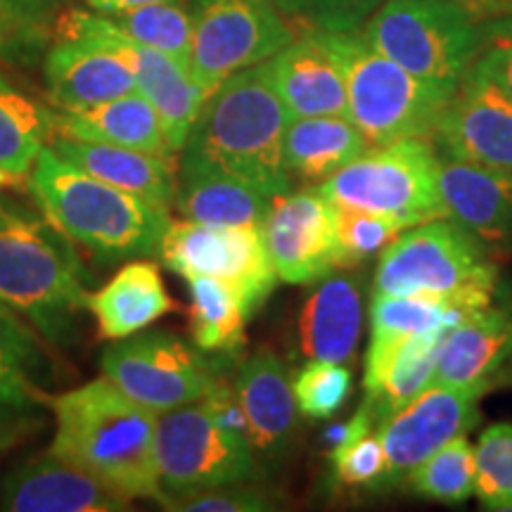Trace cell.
Returning a JSON list of instances; mask_svg holds the SVG:
<instances>
[{"label": "cell", "instance_id": "1", "mask_svg": "<svg viewBox=\"0 0 512 512\" xmlns=\"http://www.w3.org/2000/svg\"><path fill=\"white\" fill-rule=\"evenodd\" d=\"M55 415L50 451L124 498L159 501L157 413L140 406L105 375L48 399Z\"/></svg>", "mask_w": 512, "mask_h": 512}, {"label": "cell", "instance_id": "2", "mask_svg": "<svg viewBox=\"0 0 512 512\" xmlns=\"http://www.w3.org/2000/svg\"><path fill=\"white\" fill-rule=\"evenodd\" d=\"M29 188L43 216L64 238L102 261L159 254L171 223L169 207L83 174L48 145L31 169Z\"/></svg>", "mask_w": 512, "mask_h": 512}, {"label": "cell", "instance_id": "3", "mask_svg": "<svg viewBox=\"0 0 512 512\" xmlns=\"http://www.w3.org/2000/svg\"><path fill=\"white\" fill-rule=\"evenodd\" d=\"M290 121L266 62L256 64L233 74L209 95L183 152L207 159L273 200L292 190L283 157Z\"/></svg>", "mask_w": 512, "mask_h": 512}, {"label": "cell", "instance_id": "4", "mask_svg": "<svg viewBox=\"0 0 512 512\" xmlns=\"http://www.w3.org/2000/svg\"><path fill=\"white\" fill-rule=\"evenodd\" d=\"M72 242L48 219L0 207V304L22 313L50 342L74 332L88 306Z\"/></svg>", "mask_w": 512, "mask_h": 512}, {"label": "cell", "instance_id": "5", "mask_svg": "<svg viewBox=\"0 0 512 512\" xmlns=\"http://www.w3.org/2000/svg\"><path fill=\"white\" fill-rule=\"evenodd\" d=\"M496 285L498 268L489 259V245L446 216L403 230L384 249L373 294H422L479 311L491 306Z\"/></svg>", "mask_w": 512, "mask_h": 512}, {"label": "cell", "instance_id": "6", "mask_svg": "<svg viewBox=\"0 0 512 512\" xmlns=\"http://www.w3.org/2000/svg\"><path fill=\"white\" fill-rule=\"evenodd\" d=\"M335 55L347 83L349 119L368 147L399 140H434L444 95L375 50L356 31H316Z\"/></svg>", "mask_w": 512, "mask_h": 512}, {"label": "cell", "instance_id": "7", "mask_svg": "<svg viewBox=\"0 0 512 512\" xmlns=\"http://www.w3.org/2000/svg\"><path fill=\"white\" fill-rule=\"evenodd\" d=\"M363 38L451 100L477 60L482 29L458 0H384Z\"/></svg>", "mask_w": 512, "mask_h": 512}, {"label": "cell", "instance_id": "8", "mask_svg": "<svg viewBox=\"0 0 512 512\" xmlns=\"http://www.w3.org/2000/svg\"><path fill=\"white\" fill-rule=\"evenodd\" d=\"M316 188L332 204L394 216L411 228L448 216L439 192L437 147L432 140L411 138L368 147Z\"/></svg>", "mask_w": 512, "mask_h": 512}, {"label": "cell", "instance_id": "9", "mask_svg": "<svg viewBox=\"0 0 512 512\" xmlns=\"http://www.w3.org/2000/svg\"><path fill=\"white\" fill-rule=\"evenodd\" d=\"M155 458L164 508L259 475L249 441L219 425L202 401L157 415Z\"/></svg>", "mask_w": 512, "mask_h": 512}, {"label": "cell", "instance_id": "10", "mask_svg": "<svg viewBox=\"0 0 512 512\" xmlns=\"http://www.w3.org/2000/svg\"><path fill=\"white\" fill-rule=\"evenodd\" d=\"M223 370L226 356H209L162 330L126 337L102 356V375L157 415L202 401L226 377Z\"/></svg>", "mask_w": 512, "mask_h": 512}, {"label": "cell", "instance_id": "11", "mask_svg": "<svg viewBox=\"0 0 512 512\" xmlns=\"http://www.w3.org/2000/svg\"><path fill=\"white\" fill-rule=\"evenodd\" d=\"M294 41L273 0H200L192 12V79L214 93L242 69L271 60Z\"/></svg>", "mask_w": 512, "mask_h": 512}, {"label": "cell", "instance_id": "12", "mask_svg": "<svg viewBox=\"0 0 512 512\" xmlns=\"http://www.w3.org/2000/svg\"><path fill=\"white\" fill-rule=\"evenodd\" d=\"M159 256L183 278L207 275L233 287L249 316L266 302L275 280L261 226H204L195 221H171Z\"/></svg>", "mask_w": 512, "mask_h": 512}, {"label": "cell", "instance_id": "13", "mask_svg": "<svg viewBox=\"0 0 512 512\" xmlns=\"http://www.w3.org/2000/svg\"><path fill=\"white\" fill-rule=\"evenodd\" d=\"M57 31L91 36L131 64L133 74H136L138 93L145 95L157 110L171 147L176 152H183L192 126H195L211 95L207 88H202L192 79L188 67H183L174 57L133 41L110 17L100 15V12L98 15L83 10L64 12L57 22Z\"/></svg>", "mask_w": 512, "mask_h": 512}, {"label": "cell", "instance_id": "14", "mask_svg": "<svg viewBox=\"0 0 512 512\" xmlns=\"http://www.w3.org/2000/svg\"><path fill=\"white\" fill-rule=\"evenodd\" d=\"M484 389H453L432 384L425 392L377 425L384 456L387 484L406 479L413 467L479 422V401Z\"/></svg>", "mask_w": 512, "mask_h": 512}, {"label": "cell", "instance_id": "15", "mask_svg": "<svg viewBox=\"0 0 512 512\" xmlns=\"http://www.w3.org/2000/svg\"><path fill=\"white\" fill-rule=\"evenodd\" d=\"M261 233L275 275L285 283H318L337 271L335 209L318 188L273 197Z\"/></svg>", "mask_w": 512, "mask_h": 512}, {"label": "cell", "instance_id": "16", "mask_svg": "<svg viewBox=\"0 0 512 512\" xmlns=\"http://www.w3.org/2000/svg\"><path fill=\"white\" fill-rule=\"evenodd\" d=\"M434 143L465 162L512 171V98L475 62L441 114Z\"/></svg>", "mask_w": 512, "mask_h": 512}, {"label": "cell", "instance_id": "17", "mask_svg": "<svg viewBox=\"0 0 512 512\" xmlns=\"http://www.w3.org/2000/svg\"><path fill=\"white\" fill-rule=\"evenodd\" d=\"M48 98L60 112L88 110L138 91L131 64L86 34L57 31L46 57Z\"/></svg>", "mask_w": 512, "mask_h": 512}, {"label": "cell", "instance_id": "18", "mask_svg": "<svg viewBox=\"0 0 512 512\" xmlns=\"http://www.w3.org/2000/svg\"><path fill=\"white\" fill-rule=\"evenodd\" d=\"M0 505L12 512H119L128 510V498L48 451L5 475Z\"/></svg>", "mask_w": 512, "mask_h": 512}, {"label": "cell", "instance_id": "19", "mask_svg": "<svg viewBox=\"0 0 512 512\" xmlns=\"http://www.w3.org/2000/svg\"><path fill=\"white\" fill-rule=\"evenodd\" d=\"M233 384L245 411L254 456L280 460L297 434L299 413L283 361L273 349H256L240 366Z\"/></svg>", "mask_w": 512, "mask_h": 512}, {"label": "cell", "instance_id": "20", "mask_svg": "<svg viewBox=\"0 0 512 512\" xmlns=\"http://www.w3.org/2000/svg\"><path fill=\"white\" fill-rule=\"evenodd\" d=\"M266 69L292 119L349 117L342 67L316 31L275 53Z\"/></svg>", "mask_w": 512, "mask_h": 512}, {"label": "cell", "instance_id": "21", "mask_svg": "<svg viewBox=\"0 0 512 512\" xmlns=\"http://www.w3.org/2000/svg\"><path fill=\"white\" fill-rule=\"evenodd\" d=\"M437 176L448 219L486 245L512 240V171L465 162L437 147Z\"/></svg>", "mask_w": 512, "mask_h": 512}, {"label": "cell", "instance_id": "22", "mask_svg": "<svg viewBox=\"0 0 512 512\" xmlns=\"http://www.w3.org/2000/svg\"><path fill=\"white\" fill-rule=\"evenodd\" d=\"M363 325V278L358 273L325 275L299 311V349L309 361L347 363L354 358Z\"/></svg>", "mask_w": 512, "mask_h": 512}, {"label": "cell", "instance_id": "23", "mask_svg": "<svg viewBox=\"0 0 512 512\" xmlns=\"http://www.w3.org/2000/svg\"><path fill=\"white\" fill-rule=\"evenodd\" d=\"M512 358V318L505 309H479L439 344L434 384L453 389H484Z\"/></svg>", "mask_w": 512, "mask_h": 512}, {"label": "cell", "instance_id": "24", "mask_svg": "<svg viewBox=\"0 0 512 512\" xmlns=\"http://www.w3.org/2000/svg\"><path fill=\"white\" fill-rule=\"evenodd\" d=\"M446 330L427 335L370 339L363 387L377 425L434 384L439 344Z\"/></svg>", "mask_w": 512, "mask_h": 512}, {"label": "cell", "instance_id": "25", "mask_svg": "<svg viewBox=\"0 0 512 512\" xmlns=\"http://www.w3.org/2000/svg\"><path fill=\"white\" fill-rule=\"evenodd\" d=\"M174 204L185 221L204 226H264L271 197L207 159L183 152Z\"/></svg>", "mask_w": 512, "mask_h": 512}, {"label": "cell", "instance_id": "26", "mask_svg": "<svg viewBox=\"0 0 512 512\" xmlns=\"http://www.w3.org/2000/svg\"><path fill=\"white\" fill-rule=\"evenodd\" d=\"M53 152L83 174L98 178L143 200L169 207L176 195V171L169 159L131 150V147L76 140L67 136L53 138Z\"/></svg>", "mask_w": 512, "mask_h": 512}, {"label": "cell", "instance_id": "27", "mask_svg": "<svg viewBox=\"0 0 512 512\" xmlns=\"http://www.w3.org/2000/svg\"><path fill=\"white\" fill-rule=\"evenodd\" d=\"M53 136L131 147L147 155L164 157L169 162H174L178 155L166 138L157 110L138 91L88 107V110L55 114Z\"/></svg>", "mask_w": 512, "mask_h": 512}, {"label": "cell", "instance_id": "28", "mask_svg": "<svg viewBox=\"0 0 512 512\" xmlns=\"http://www.w3.org/2000/svg\"><path fill=\"white\" fill-rule=\"evenodd\" d=\"M41 354L36 339L0 304V446L31 430L41 418L43 403L38 389Z\"/></svg>", "mask_w": 512, "mask_h": 512}, {"label": "cell", "instance_id": "29", "mask_svg": "<svg viewBox=\"0 0 512 512\" xmlns=\"http://www.w3.org/2000/svg\"><path fill=\"white\" fill-rule=\"evenodd\" d=\"M102 339H126L150 328L176 309L162 273L152 261H128L121 271L88 299Z\"/></svg>", "mask_w": 512, "mask_h": 512}, {"label": "cell", "instance_id": "30", "mask_svg": "<svg viewBox=\"0 0 512 512\" xmlns=\"http://www.w3.org/2000/svg\"><path fill=\"white\" fill-rule=\"evenodd\" d=\"M366 150V138L349 117L292 119L283 140V157L292 181L302 178L306 183L328 181Z\"/></svg>", "mask_w": 512, "mask_h": 512}, {"label": "cell", "instance_id": "31", "mask_svg": "<svg viewBox=\"0 0 512 512\" xmlns=\"http://www.w3.org/2000/svg\"><path fill=\"white\" fill-rule=\"evenodd\" d=\"M55 133V114L0 76V171L22 178Z\"/></svg>", "mask_w": 512, "mask_h": 512}, {"label": "cell", "instance_id": "32", "mask_svg": "<svg viewBox=\"0 0 512 512\" xmlns=\"http://www.w3.org/2000/svg\"><path fill=\"white\" fill-rule=\"evenodd\" d=\"M192 297V337L211 354L235 356L245 344L249 311L233 287L207 275L188 278Z\"/></svg>", "mask_w": 512, "mask_h": 512}, {"label": "cell", "instance_id": "33", "mask_svg": "<svg viewBox=\"0 0 512 512\" xmlns=\"http://www.w3.org/2000/svg\"><path fill=\"white\" fill-rule=\"evenodd\" d=\"M332 484L339 489H377L387 484V456L368 401L349 420V437L330 453Z\"/></svg>", "mask_w": 512, "mask_h": 512}, {"label": "cell", "instance_id": "34", "mask_svg": "<svg viewBox=\"0 0 512 512\" xmlns=\"http://www.w3.org/2000/svg\"><path fill=\"white\" fill-rule=\"evenodd\" d=\"M406 484L415 496L446 505L463 503L475 496L477 463L465 434L451 439L413 467L406 475Z\"/></svg>", "mask_w": 512, "mask_h": 512}, {"label": "cell", "instance_id": "35", "mask_svg": "<svg viewBox=\"0 0 512 512\" xmlns=\"http://www.w3.org/2000/svg\"><path fill=\"white\" fill-rule=\"evenodd\" d=\"M335 209V268L351 271L366 261L382 256L384 249L399 240L406 221L394 216L377 214V211L349 207V204H332Z\"/></svg>", "mask_w": 512, "mask_h": 512}, {"label": "cell", "instance_id": "36", "mask_svg": "<svg viewBox=\"0 0 512 512\" xmlns=\"http://www.w3.org/2000/svg\"><path fill=\"white\" fill-rule=\"evenodd\" d=\"M107 17L133 41L174 57L183 67L190 69L192 12L178 5V0L143 5V8H133Z\"/></svg>", "mask_w": 512, "mask_h": 512}, {"label": "cell", "instance_id": "37", "mask_svg": "<svg viewBox=\"0 0 512 512\" xmlns=\"http://www.w3.org/2000/svg\"><path fill=\"white\" fill-rule=\"evenodd\" d=\"M444 299L422 294H373L370 302V339H396L448 330Z\"/></svg>", "mask_w": 512, "mask_h": 512}, {"label": "cell", "instance_id": "38", "mask_svg": "<svg viewBox=\"0 0 512 512\" xmlns=\"http://www.w3.org/2000/svg\"><path fill=\"white\" fill-rule=\"evenodd\" d=\"M475 463V494L484 508L512 510V425L498 422L482 432Z\"/></svg>", "mask_w": 512, "mask_h": 512}, {"label": "cell", "instance_id": "39", "mask_svg": "<svg viewBox=\"0 0 512 512\" xmlns=\"http://www.w3.org/2000/svg\"><path fill=\"white\" fill-rule=\"evenodd\" d=\"M351 370L344 363L309 361L292 377V392L299 413L306 418H332L351 394Z\"/></svg>", "mask_w": 512, "mask_h": 512}, {"label": "cell", "instance_id": "40", "mask_svg": "<svg viewBox=\"0 0 512 512\" xmlns=\"http://www.w3.org/2000/svg\"><path fill=\"white\" fill-rule=\"evenodd\" d=\"M285 17L311 24L313 31H356L384 0H273Z\"/></svg>", "mask_w": 512, "mask_h": 512}, {"label": "cell", "instance_id": "41", "mask_svg": "<svg viewBox=\"0 0 512 512\" xmlns=\"http://www.w3.org/2000/svg\"><path fill=\"white\" fill-rule=\"evenodd\" d=\"M275 505L268 494L254 486H247V482L219 486V489L202 491L183 501L171 503L166 510L176 512H264L275 510Z\"/></svg>", "mask_w": 512, "mask_h": 512}, {"label": "cell", "instance_id": "42", "mask_svg": "<svg viewBox=\"0 0 512 512\" xmlns=\"http://www.w3.org/2000/svg\"><path fill=\"white\" fill-rule=\"evenodd\" d=\"M475 64L512 98V19H501L482 29V46Z\"/></svg>", "mask_w": 512, "mask_h": 512}, {"label": "cell", "instance_id": "43", "mask_svg": "<svg viewBox=\"0 0 512 512\" xmlns=\"http://www.w3.org/2000/svg\"><path fill=\"white\" fill-rule=\"evenodd\" d=\"M152 3H169V0H86L88 8L100 12V15H117V12L143 8V5Z\"/></svg>", "mask_w": 512, "mask_h": 512}, {"label": "cell", "instance_id": "44", "mask_svg": "<svg viewBox=\"0 0 512 512\" xmlns=\"http://www.w3.org/2000/svg\"><path fill=\"white\" fill-rule=\"evenodd\" d=\"M10 3L15 15L19 17V22H24V19H36L38 15H43L53 5L62 3V0H10Z\"/></svg>", "mask_w": 512, "mask_h": 512}, {"label": "cell", "instance_id": "45", "mask_svg": "<svg viewBox=\"0 0 512 512\" xmlns=\"http://www.w3.org/2000/svg\"><path fill=\"white\" fill-rule=\"evenodd\" d=\"M12 22H19L15 10H12V3L10 0H0V38L8 34Z\"/></svg>", "mask_w": 512, "mask_h": 512}, {"label": "cell", "instance_id": "46", "mask_svg": "<svg viewBox=\"0 0 512 512\" xmlns=\"http://www.w3.org/2000/svg\"><path fill=\"white\" fill-rule=\"evenodd\" d=\"M458 3H463L465 8L472 12V15H475V12H479V10H486V8H491V3H489V0H458Z\"/></svg>", "mask_w": 512, "mask_h": 512}, {"label": "cell", "instance_id": "47", "mask_svg": "<svg viewBox=\"0 0 512 512\" xmlns=\"http://www.w3.org/2000/svg\"><path fill=\"white\" fill-rule=\"evenodd\" d=\"M503 309H505V313H508V316L512 318V290L503 294Z\"/></svg>", "mask_w": 512, "mask_h": 512}, {"label": "cell", "instance_id": "48", "mask_svg": "<svg viewBox=\"0 0 512 512\" xmlns=\"http://www.w3.org/2000/svg\"><path fill=\"white\" fill-rule=\"evenodd\" d=\"M3 181H5V174H3V171H0V185H3Z\"/></svg>", "mask_w": 512, "mask_h": 512}, {"label": "cell", "instance_id": "49", "mask_svg": "<svg viewBox=\"0 0 512 512\" xmlns=\"http://www.w3.org/2000/svg\"><path fill=\"white\" fill-rule=\"evenodd\" d=\"M489 3H491V8H494V3H496V0H489Z\"/></svg>", "mask_w": 512, "mask_h": 512}]
</instances>
